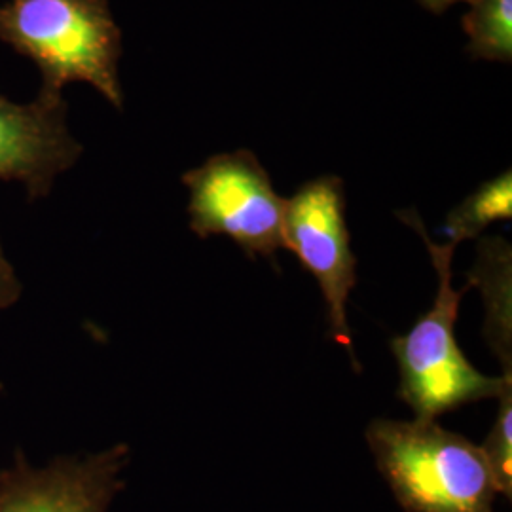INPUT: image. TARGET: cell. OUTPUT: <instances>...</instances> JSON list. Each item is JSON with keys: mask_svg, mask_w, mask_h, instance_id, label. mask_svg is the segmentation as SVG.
I'll return each mask as SVG.
<instances>
[{"mask_svg": "<svg viewBox=\"0 0 512 512\" xmlns=\"http://www.w3.org/2000/svg\"><path fill=\"white\" fill-rule=\"evenodd\" d=\"M183 183L190 192V230L198 238L226 236L247 258L274 262L283 249L285 198L251 150L215 154L186 171Z\"/></svg>", "mask_w": 512, "mask_h": 512, "instance_id": "277c9868", "label": "cell"}, {"mask_svg": "<svg viewBox=\"0 0 512 512\" xmlns=\"http://www.w3.org/2000/svg\"><path fill=\"white\" fill-rule=\"evenodd\" d=\"M129 459L124 442L88 456H59L44 467L18 450L0 471V512H109L126 488Z\"/></svg>", "mask_w": 512, "mask_h": 512, "instance_id": "8992f818", "label": "cell"}, {"mask_svg": "<svg viewBox=\"0 0 512 512\" xmlns=\"http://www.w3.org/2000/svg\"><path fill=\"white\" fill-rule=\"evenodd\" d=\"M283 249L294 253L300 266L319 283L330 338L348 349L359 370L348 323L349 294L357 285V256L351 251L346 188L340 177H317L285 200Z\"/></svg>", "mask_w": 512, "mask_h": 512, "instance_id": "5b68a950", "label": "cell"}, {"mask_svg": "<svg viewBox=\"0 0 512 512\" xmlns=\"http://www.w3.org/2000/svg\"><path fill=\"white\" fill-rule=\"evenodd\" d=\"M414 228L431 256L439 287L431 310L403 336L391 340L399 368V397L416 412V420H437L465 404L499 399V410L482 450L495 471L512 467V382L476 370L456 340L459 304L465 289L452 285L456 247L429 239L416 211L397 213Z\"/></svg>", "mask_w": 512, "mask_h": 512, "instance_id": "6da1fadb", "label": "cell"}, {"mask_svg": "<svg viewBox=\"0 0 512 512\" xmlns=\"http://www.w3.org/2000/svg\"><path fill=\"white\" fill-rule=\"evenodd\" d=\"M512 219V173L503 171L492 181L476 188L471 196L456 205L444 224L448 243L458 247L463 241L476 239L497 220Z\"/></svg>", "mask_w": 512, "mask_h": 512, "instance_id": "9c48e42d", "label": "cell"}, {"mask_svg": "<svg viewBox=\"0 0 512 512\" xmlns=\"http://www.w3.org/2000/svg\"><path fill=\"white\" fill-rule=\"evenodd\" d=\"M484 298V338L503 368V378L512 382V251L499 236L478 239L476 260L469 272V285Z\"/></svg>", "mask_w": 512, "mask_h": 512, "instance_id": "ba28073f", "label": "cell"}, {"mask_svg": "<svg viewBox=\"0 0 512 512\" xmlns=\"http://www.w3.org/2000/svg\"><path fill=\"white\" fill-rule=\"evenodd\" d=\"M0 42L37 65L40 93L61 95L71 82H88L110 105L124 107L118 80L122 31L109 0H6L0 4Z\"/></svg>", "mask_w": 512, "mask_h": 512, "instance_id": "7a4b0ae2", "label": "cell"}, {"mask_svg": "<svg viewBox=\"0 0 512 512\" xmlns=\"http://www.w3.org/2000/svg\"><path fill=\"white\" fill-rule=\"evenodd\" d=\"M21 294H23V285L16 274V268L4 253V247L0 241V310H8L16 306Z\"/></svg>", "mask_w": 512, "mask_h": 512, "instance_id": "8fae6325", "label": "cell"}, {"mask_svg": "<svg viewBox=\"0 0 512 512\" xmlns=\"http://www.w3.org/2000/svg\"><path fill=\"white\" fill-rule=\"evenodd\" d=\"M366 442L406 512H494L492 469L475 442L437 420H374Z\"/></svg>", "mask_w": 512, "mask_h": 512, "instance_id": "3957f363", "label": "cell"}, {"mask_svg": "<svg viewBox=\"0 0 512 512\" xmlns=\"http://www.w3.org/2000/svg\"><path fill=\"white\" fill-rule=\"evenodd\" d=\"M80 154L82 145L67 128L63 95L38 93L29 105L0 95V181H18L35 202L50 194Z\"/></svg>", "mask_w": 512, "mask_h": 512, "instance_id": "52a82bcc", "label": "cell"}, {"mask_svg": "<svg viewBox=\"0 0 512 512\" xmlns=\"http://www.w3.org/2000/svg\"><path fill=\"white\" fill-rule=\"evenodd\" d=\"M2 389H4V385H2V382H0V393H2Z\"/></svg>", "mask_w": 512, "mask_h": 512, "instance_id": "4fadbf2b", "label": "cell"}, {"mask_svg": "<svg viewBox=\"0 0 512 512\" xmlns=\"http://www.w3.org/2000/svg\"><path fill=\"white\" fill-rule=\"evenodd\" d=\"M458 2H469V4H473L475 0H420L421 6H423L425 10H429V12H433V14H442V12H446L450 6L458 4Z\"/></svg>", "mask_w": 512, "mask_h": 512, "instance_id": "7c38bea8", "label": "cell"}, {"mask_svg": "<svg viewBox=\"0 0 512 512\" xmlns=\"http://www.w3.org/2000/svg\"><path fill=\"white\" fill-rule=\"evenodd\" d=\"M461 23L473 57L511 63L512 0H475Z\"/></svg>", "mask_w": 512, "mask_h": 512, "instance_id": "30bf717a", "label": "cell"}]
</instances>
